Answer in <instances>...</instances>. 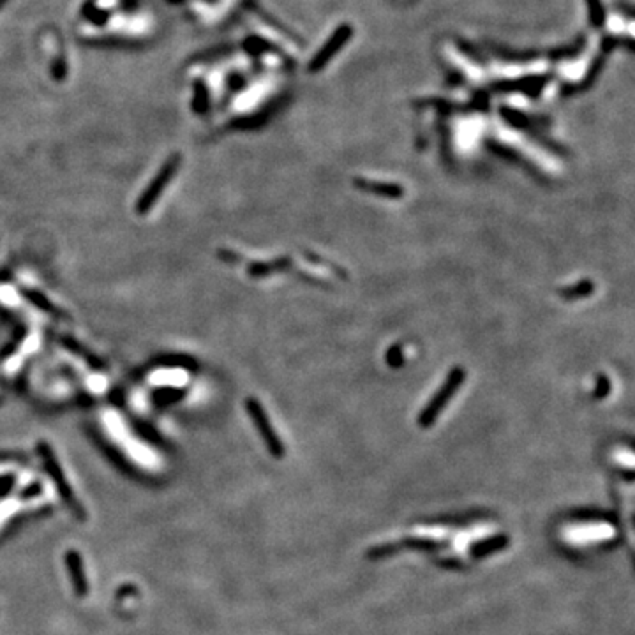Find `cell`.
Listing matches in <instances>:
<instances>
[{
    "instance_id": "8992f818",
    "label": "cell",
    "mask_w": 635,
    "mask_h": 635,
    "mask_svg": "<svg viewBox=\"0 0 635 635\" xmlns=\"http://www.w3.org/2000/svg\"><path fill=\"white\" fill-rule=\"evenodd\" d=\"M39 453H41L43 460H45V464H46V470H48L50 477H52L53 482H55L57 489H59V492H60V496H62L64 502L67 503L69 507H72V510H76L79 515H83L82 510H79L78 502H76V499H74V495H72V489L69 487L67 484H65V478H64V475H62V470H60L59 463H57L55 457H53V453H52V450H50V446L45 445V443H41V445H39Z\"/></svg>"
},
{
    "instance_id": "5bb4252c",
    "label": "cell",
    "mask_w": 635,
    "mask_h": 635,
    "mask_svg": "<svg viewBox=\"0 0 635 635\" xmlns=\"http://www.w3.org/2000/svg\"><path fill=\"white\" fill-rule=\"evenodd\" d=\"M387 362L392 365V368H399L402 364V353H401V346H392L388 350L387 355Z\"/></svg>"
},
{
    "instance_id": "8fae6325",
    "label": "cell",
    "mask_w": 635,
    "mask_h": 635,
    "mask_svg": "<svg viewBox=\"0 0 635 635\" xmlns=\"http://www.w3.org/2000/svg\"><path fill=\"white\" fill-rule=\"evenodd\" d=\"M402 546L409 547V549H415V551H427V553H433L436 551L438 547L443 546V542L440 540H434V539H427V536H420V535H413L409 539H406L402 542Z\"/></svg>"
},
{
    "instance_id": "9a60e30c",
    "label": "cell",
    "mask_w": 635,
    "mask_h": 635,
    "mask_svg": "<svg viewBox=\"0 0 635 635\" xmlns=\"http://www.w3.org/2000/svg\"><path fill=\"white\" fill-rule=\"evenodd\" d=\"M609 388H611V381H609L607 376H598V387H597V390H595L597 399L605 397L609 392Z\"/></svg>"
},
{
    "instance_id": "7c38bea8",
    "label": "cell",
    "mask_w": 635,
    "mask_h": 635,
    "mask_svg": "<svg viewBox=\"0 0 635 635\" xmlns=\"http://www.w3.org/2000/svg\"><path fill=\"white\" fill-rule=\"evenodd\" d=\"M399 543H380V546H376V547H371V549L368 551V554H365V556L369 558V560H381V558H387V556H390V554H394V553H397V549H399Z\"/></svg>"
},
{
    "instance_id": "2e32d148",
    "label": "cell",
    "mask_w": 635,
    "mask_h": 635,
    "mask_svg": "<svg viewBox=\"0 0 635 635\" xmlns=\"http://www.w3.org/2000/svg\"><path fill=\"white\" fill-rule=\"evenodd\" d=\"M4 480L6 482H2V484H0V495H6L7 491H9L11 489V485H13V480H11V478H4Z\"/></svg>"
},
{
    "instance_id": "52a82bcc",
    "label": "cell",
    "mask_w": 635,
    "mask_h": 635,
    "mask_svg": "<svg viewBox=\"0 0 635 635\" xmlns=\"http://www.w3.org/2000/svg\"><path fill=\"white\" fill-rule=\"evenodd\" d=\"M177 166H179V158L172 159L165 168L161 170V173L158 175V179L152 180V184L148 186V189L145 191V194L141 196L140 203H138V212L147 214L150 210V206L158 201V198L161 196V192L165 191V187L168 186V182L172 180V177L175 175Z\"/></svg>"
},
{
    "instance_id": "277c9868",
    "label": "cell",
    "mask_w": 635,
    "mask_h": 635,
    "mask_svg": "<svg viewBox=\"0 0 635 635\" xmlns=\"http://www.w3.org/2000/svg\"><path fill=\"white\" fill-rule=\"evenodd\" d=\"M248 412H249V415H251L253 422L256 424L258 431H260V434H261V438H263L265 445H267L268 452H270L275 459H281V457H285V445H282L281 440L277 438L274 427L270 426V420H268L267 413H265V409L261 408V404L256 401V399H253V397L248 399Z\"/></svg>"
},
{
    "instance_id": "7a4b0ae2",
    "label": "cell",
    "mask_w": 635,
    "mask_h": 635,
    "mask_svg": "<svg viewBox=\"0 0 635 635\" xmlns=\"http://www.w3.org/2000/svg\"><path fill=\"white\" fill-rule=\"evenodd\" d=\"M443 60L448 64L450 69H455V72H459L460 76L468 79L478 82L484 76V69L475 59V55L468 53L464 48H459L455 41L443 45Z\"/></svg>"
},
{
    "instance_id": "6da1fadb",
    "label": "cell",
    "mask_w": 635,
    "mask_h": 635,
    "mask_svg": "<svg viewBox=\"0 0 635 635\" xmlns=\"http://www.w3.org/2000/svg\"><path fill=\"white\" fill-rule=\"evenodd\" d=\"M464 378H466V371H464L460 365H457V368H453L452 371L448 372V376H446L445 383L441 385L440 390L434 394V397L431 399L429 404H427L426 408H424V412L420 413L419 426L422 427V429H427V427L433 426L434 420L440 416V413L443 412V408L448 404L450 399H452L453 395H455V392L460 388Z\"/></svg>"
},
{
    "instance_id": "5b68a950",
    "label": "cell",
    "mask_w": 635,
    "mask_h": 635,
    "mask_svg": "<svg viewBox=\"0 0 635 635\" xmlns=\"http://www.w3.org/2000/svg\"><path fill=\"white\" fill-rule=\"evenodd\" d=\"M351 34H353V31H351L350 25H341V27H337V31L330 35L328 41L318 50L314 59L311 60L309 64L311 71L318 72L323 65L328 64L330 60L333 59V55H336L337 52H341V48L346 45V41L351 38Z\"/></svg>"
},
{
    "instance_id": "9c48e42d",
    "label": "cell",
    "mask_w": 635,
    "mask_h": 635,
    "mask_svg": "<svg viewBox=\"0 0 635 635\" xmlns=\"http://www.w3.org/2000/svg\"><path fill=\"white\" fill-rule=\"evenodd\" d=\"M508 543H510V539H508L507 535H503V533H499V535L487 536V539H484V540H478V542L471 547L470 554L473 560H484V558H487V556H491V554L499 553L502 549H505Z\"/></svg>"
},
{
    "instance_id": "4fadbf2b",
    "label": "cell",
    "mask_w": 635,
    "mask_h": 635,
    "mask_svg": "<svg viewBox=\"0 0 635 635\" xmlns=\"http://www.w3.org/2000/svg\"><path fill=\"white\" fill-rule=\"evenodd\" d=\"M593 289H595L593 282L582 281V282H579V285H577V286H573V288L561 289V295H563V299H579V297L590 295V293L593 292Z\"/></svg>"
},
{
    "instance_id": "30bf717a",
    "label": "cell",
    "mask_w": 635,
    "mask_h": 635,
    "mask_svg": "<svg viewBox=\"0 0 635 635\" xmlns=\"http://www.w3.org/2000/svg\"><path fill=\"white\" fill-rule=\"evenodd\" d=\"M65 565H67L69 575H71L72 586H74L76 593H78L79 597L87 595L89 586H87V577L85 572H83V563L79 554L74 553V551H69V553L65 554Z\"/></svg>"
},
{
    "instance_id": "ba28073f",
    "label": "cell",
    "mask_w": 635,
    "mask_h": 635,
    "mask_svg": "<svg viewBox=\"0 0 635 635\" xmlns=\"http://www.w3.org/2000/svg\"><path fill=\"white\" fill-rule=\"evenodd\" d=\"M355 187L364 192H371V194H378V196H385V198H392V199H399L402 194H404V189L397 184H392V182H378V180H369V179H355L353 180Z\"/></svg>"
},
{
    "instance_id": "3957f363",
    "label": "cell",
    "mask_w": 635,
    "mask_h": 635,
    "mask_svg": "<svg viewBox=\"0 0 635 635\" xmlns=\"http://www.w3.org/2000/svg\"><path fill=\"white\" fill-rule=\"evenodd\" d=\"M616 536V528L605 522L598 524H584L570 526L563 529V540L572 546H590V543H600L612 540Z\"/></svg>"
}]
</instances>
